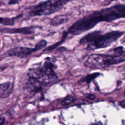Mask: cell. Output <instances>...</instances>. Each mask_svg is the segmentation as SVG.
I'll return each instance as SVG.
<instances>
[{
    "mask_svg": "<svg viewBox=\"0 0 125 125\" xmlns=\"http://www.w3.org/2000/svg\"><path fill=\"white\" fill-rule=\"evenodd\" d=\"M124 18L125 5L117 4L84 16L70 26L67 32L72 35H80L93 28L100 22H110Z\"/></svg>",
    "mask_w": 125,
    "mask_h": 125,
    "instance_id": "1",
    "label": "cell"
},
{
    "mask_svg": "<svg viewBox=\"0 0 125 125\" xmlns=\"http://www.w3.org/2000/svg\"><path fill=\"white\" fill-rule=\"evenodd\" d=\"M124 33L123 31H112L103 34L100 31H94L81 38L79 43L87 44L86 49L88 50L104 48L110 46Z\"/></svg>",
    "mask_w": 125,
    "mask_h": 125,
    "instance_id": "2",
    "label": "cell"
},
{
    "mask_svg": "<svg viewBox=\"0 0 125 125\" xmlns=\"http://www.w3.org/2000/svg\"><path fill=\"white\" fill-rule=\"evenodd\" d=\"M114 54H94L90 55L84 62V65L91 69H100L125 62V51L121 46L114 49Z\"/></svg>",
    "mask_w": 125,
    "mask_h": 125,
    "instance_id": "3",
    "label": "cell"
},
{
    "mask_svg": "<svg viewBox=\"0 0 125 125\" xmlns=\"http://www.w3.org/2000/svg\"><path fill=\"white\" fill-rule=\"evenodd\" d=\"M70 0H47L39 3L29 8L30 16H41L49 15L61 10Z\"/></svg>",
    "mask_w": 125,
    "mask_h": 125,
    "instance_id": "4",
    "label": "cell"
},
{
    "mask_svg": "<svg viewBox=\"0 0 125 125\" xmlns=\"http://www.w3.org/2000/svg\"><path fill=\"white\" fill-rule=\"evenodd\" d=\"M42 64L45 75L44 79L42 82V84H46L57 79L58 77L55 71L56 66L52 62L51 58L46 57Z\"/></svg>",
    "mask_w": 125,
    "mask_h": 125,
    "instance_id": "5",
    "label": "cell"
},
{
    "mask_svg": "<svg viewBox=\"0 0 125 125\" xmlns=\"http://www.w3.org/2000/svg\"><path fill=\"white\" fill-rule=\"evenodd\" d=\"M37 50L34 48L27 47L18 46L12 48L6 51V54L8 56H14L20 58H25L32 53L37 52Z\"/></svg>",
    "mask_w": 125,
    "mask_h": 125,
    "instance_id": "6",
    "label": "cell"
},
{
    "mask_svg": "<svg viewBox=\"0 0 125 125\" xmlns=\"http://www.w3.org/2000/svg\"><path fill=\"white\" fill-rule=\"evenodd\" d=\"M40 28L39 26H30L21 28L3 27L0 28V32L8 34H20L23 35H31L35 32L36 29Z\"/></svg>",
    "mask_w": 125,
    "mask_h": 125,
    "instance_id": "7",
    "label": "cell"
},
{
    "mask_svg": "<svg viewBox=\"0 0 125 125\" xmlns=\"http://www.w3.org/2000/svg\"><path fill=\"white\" fill-rule=\"evenodd\" d=\"M42 83L39 80L30 77L28 78L26 83L27 90L35 93L42 91Z\"/></svg>",
    "mask_w": 125,
    "mask_h": 125,
    "instance_id": "8",
    "label": "cell"
},
{
    "mask_svg": "<svg viewBox=\"0 0 125 125\" xmlns=\"http://www.w3.org/2000/svg\"><path fill=\"white\" fill-rule=\"evenodd\" d=\"M14 83L11 82H5L0 85V97L1 99L8 97L13 92Z\"/></svg>",
    "mask_w": 125,
    "mask_h": 125,
    "instance_id": "9",
    "label": "cell"
},
{
    "mask_svg": "<svg viewBox=\"0 0 125 125\" xmlns=\"http://www.w3.org/2000/svg\"><path fill=\"white\" fill-rule=\"evenodd\" d=\"M68 21V18L66 15H60L51 19L49 23L52 26H57L66 23Z\"/></svg>",
    "mask_w": 125,
    "mask_h": 125,
    "instance_id": "10",
    "label": "cell"
},
{
    "mask_svg": "<svg viewBox=\"0 0 125 125\" xmlns=\"http://www.w3.org/2000/svg\"><path fill=\"white\" fill-rule=\"evenodd\" d=\"M23 14H21L18 16L13 18H7V17H1L0 18V24L5 26H11L15 24V21L16 19L22 17Z\"/></svg>",
    "mask_w": 125,
    "mask_h": 125,
    "instance_id": "11",
    "label": "cell"
},
{
    "mask_svg": "<svg viewBox=\"0 0 125 125\" xmlns=\"http://www.w3.org/2000/svg\"><path fill=\"white\" fill-rule=\"evenodd\" d=\"M67 34H68V32H63V35H62V38L61 39V40L57 42L56 43L52 44V45H50L47 47H46L44 50H43V52H48V51H50L53 49H54L55 48H56L57 47L59 46V45H60L61 44H62L65 40L67 36Z\"/></svg>",
    "mask_w": 125,
    "mask_h": 125,
    "instance_id": "12",
    "label": "cell"
},
{
    "mask_svg": "<svg viewBox=\"0 0 125 125\" xmlns=\"http://www.w3.org/2000/svg\"><path fill=\"white\" fill-rule=\"evenodd\" d=\"M100 73L99 72H95L93 73H92L91 74H89L87 75L86 77H84L80 81H81L82 83H84L85 82L86 83H90L91 81L94 80L95 78L97 77L100 75Z\"/></svg>",
    "mask_w": 125,
    "mask_h": 125,
    "instance_id": "13",
    "label": "cell"
},
{
    "mask_svg": "<svg viewBox=\"0 0 125 125\" xmlns=\"http://www.w3.org/2000/svg\"><path fill=\"white\" fill-rule=\"evenodd\" d=\"M47 42L45 40H42L38 42L35 45V48L36 49V50L38 51L42 50V49L45 48V47L47 45Z\"/></svg>",
    "mask_w": 125,
    "mask_h": 125,
    "instance_id": "14",
    "label": "cell"
},
{
    "mask_svg": "<svg viewBox=\"0 0 125 125\" xmlns=\"http://www.w3.org/2000/svg\"><path fill=\"white\" fill-rule=\"evenodd\" d=\"M75 101V98L71 96H68L65 97L61 102V104L62 105L65 106L69 104H70L73 103Z\"/></svg>",
    "mask_w": 125,
    "mask_h": 125,
    "instance_id": "15",
    "label": "cell"
},
{
    "mask_svg": "<svg viewBox=\"0 0 125 125\" xmlns=\"http://www.w3.org/2000/svg\"><path fill=\"white\" fill-rule=\"evenodd\" d=\"M85 97L89 100H94L96 99V96L94 94L91 93H87L85 94Z\"/></svg>",
    "mask_w": 125,
    "mask_h": 125,
    "instance_id": "16",
    "label": "cell"
},
{
    "mask_svg": "<svg viewBox=\"0 0 125 125\" xmlns=\"http://www.w3.org/2000/svg\"><path fill=\"white\" fill-rule=\"evenodd\" d=\"M21 1V0H10L8 2V5L16 4H18Z\"/></svg>",
    "mask_w": 125,
    "mask_h": 125,
    "instance_id": "17",
    "label": "cell"
},
{
    "mask_svg": "<svg viewBox=\"0 0 125 125\" xmlns=\"http://www.w3.org/2000/svg\"><path fill=\"white\" fill-rule=\"evenodd\" d=\"M119 104L123 108H125V100L121 101V102H120Z\"/></svg>",
    "mask_w": 125,
    "mask_h": 125,
    "instance_id": "18",
    "label": "cell"
},
{
    "mask_svg": "<svg viewBox=\"0 0 125 125\" xmlns=\"http://www.w3.org/2000/svg\"><path fill=\"white\" fill-rule=\"evenodd\" d=\"M121 42L122 44L125 45V35L124 36V37L122 38L121 40Z\"/></svg>",
    "mask_w": 125,
    "mask_h": 125,
    "instance_id": "19",
    "label": "cell"
},
{
    "mask_svg": "<svg viewBox=\"0 0 125 125\" xmlns=\"http://www.w3.org/2000/svg\"><path fill=\"white\" fill-rule=\"evenodd\" d=\"M5 121L4 118H1L0 120V125H3Z\"/></svg>",
    "mask_w": 125,
    "mask_h": 125,
    "instance_id": "20",
    "label": "cell"
},
{
    "mask_svg": "<svg viewBox=\"0 0 125 125\" xmlns=\"http://www.w3.org/2000/svg\"><path fill=\"white\" fill-rule=\"evenodd\" d=\"M124 96H125V91H124Z\"/></svg>",
    "mask_w": 125,
    "mask_h": 125,
    "instance_id": "21",
    "label": "cell"
}]
</instances>
